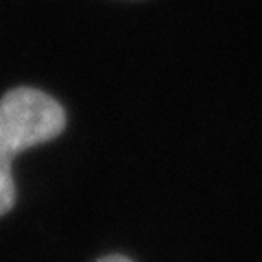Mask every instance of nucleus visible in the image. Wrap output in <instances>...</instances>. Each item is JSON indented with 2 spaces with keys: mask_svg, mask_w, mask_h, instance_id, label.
<instances>
[{
  "mask_svg": "<svg viewBox=\"0 0 262 262\" xmlns=\"http://www.w3.org/2000/svg\"><path fill=\"white\" fill-rule=\"evenodd\" d=\"M63 129V107L42 90L13 88L0 98V216L15 203L11 160L24 149L53 140Z\"/></svg>",
  "mask_w": 262,
  "mask_h": 262,
  "instance_id": "obj_1",
  "label": "nucleus"
},
{
  "mask_svg": "<svg viewBox=\"0 0 262 262\" xmlns=\"http://www.w3.org/2000/svg\"><path fill=\"white\" fill-rule=\"evenodd\" d=\"M96 262H131V260L125 258V256H105V258L96 260Z\"/></svg>",
  "mask_w": 262,
  "mask_h": 262,
  "instance_id": "obj_2",
  "label": "nucleus"
}]
</instances>
